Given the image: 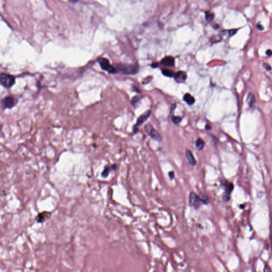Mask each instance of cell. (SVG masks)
Masks as SVG:
<instances>
[{"instance_id": "6da1fadb", "label": "cell", "mask_w": 272, "mask_h": 272, "mask_svg": "<svg viewBox=\"0 0 272 272\" xmlns=\"http://www.w3.org/2000/svg\"><path fill=\"white\" fill-rule=\"evenodd\" d=\"M209 203V198L206 195H204L203 197H200L193 191H191L189 193V204L190 207L198 209L201 205H208Z\"/></svg>"}, {"instance_id": "7a4b0ae2", "label": "cell", "mask_w": 272, "mask_h": 272, "mask_svg": "<svg viewBox=\"0 0 272 272\" xmlns=\"http://www.w3.org/2000/svg\"><path fill=\"white\" fill-rule=\"evenodd\" d=\"M117 68L118 72L125 75H134L138 72V67L128 64H118Z\"/></svg>"}, {"instance_id": "3957f363", "label": "cell", "mask_w": 272, "mask_h": 272, "mask_svg": "<svg viewBox=\"0 0 272 272\" xmlns=\"http://www.w3.org/2000/svg\"><path fill=\"white\" fill-rule=\"evenodd\" d=\"M98 63L100 65L102 69L104 71H106L109 73H117L118 72L117 67H115L110 64L109 61L106 58L99 57L98 59Z\"/></svg>"}, {"instance_id": "277c9868", "label": "cell", "mask_w": 272, "mask_h": 272, "mask_svg": "<svg viewBox=\"0 0 272 272\" xmlns=\"http://www.w3.org/2000/svg\"><path fill=\"white\" fill-rule=\"evenodd\" d=\"M15 78L14 76L4 73L1 74L0 83L3 87L10 88L15 85Z\"/></svg>"}, {"instance_id": "5b68a950", "label": "cell", "mask_w": 272, "mask_h": 272, "mask_svg": "<svg viewBox=\"0 0 272 272\" xmlns=\"http://www.w3.org/2000/svg\"><path fill=\"white\" fill-rule=\"evenodd\" d=\"M17 100L12 96H7L1 101V106L3 109H11L15 106L17 103Z\"/></svg>"}, {"instance_id": "8992f818", "label": "cell", "mask_w": 272, "mask_h": 272, "mask_svg": "<svg viewBox=\"0 0 272 272\" xmlns=\"http://www.w3.org/2000/svg\"><path fill=\"white\" fill-rule=\"evenodd\" d=\"M145 129L148 135L151 137L152 139L157 141H161L162 140V137L159 133L154 129L151 125H149V126L146 125L145 127Z\"/></svg>"}, {"instance_id": "52a82bcc", "label": "cell", "mask_w": 272, "mask_h": 272, "mask_svg": "<svg viewBox=\"0 0 272 272\" xmlns=\"http://www.w3.org/2000/svg\"><path fill=\"white\" fill-rule=\"evenodd\" d=\"M151 114V111L149 110H148L146 112H145L143 114L140 115V117H139L137 120V123L136 125H134V127H136L138 128L139 126H140L141 125H143L145 121L147 120L149 117H150Z\"/></svg>"}, {"instance_id": "ba28073f", "label": "cell", "mask_w": 272, "mask_h": 272, "mask_svg": "<svg viewBox=\"0 0 272 272\" xmlns=\"http://www.w3.org/2000/svg\"><path fill=\"white\" fill-rule=\"evenodd\" d=\"M52 215L51 212H43L39 213L36 217V219L38 223H43L49 219Z\"/></svg>"}, {"instance_id": "9c48e42d", "label": "cell", "mask_w": 272, "mask_h": 272, "mask_svg": "<svg viewBox=\"0 0 272 272\" xmlns=\"http://www.w3.org/2000/svg\"><path fill=\"white\" fill-rule=\"evenodd\" d=\"M185 156L189 162V164L191 166H195L196 165L197 161L193 155V153L190 150H187L185 152Z\"/></svg>"}, {"instance_id": "30bf717a", "label": "cell", "mask_w": 272, "mask_h": 272, "mask_svg": "<svg viewBox=\"0 0 272 272\" xmlns=\"http://www.w3.org/2000/svg\"><path fill=\"white\" fill-rule=\"evenodd\" d=\"M161 63L167 67H174L175 64L174 59L172 57H166L163 59L161 61Z\"/></svg>"}, {"instance_id": "8fae6325", "label": "cell", "mask_w": 272, "mask_h": 272, "mask_svg": "<svg viewBox=\"0 0 272 272\" xmlns=\"http://www.w3.org/2000/svg\"><path fill=\"white\" fill-rule=\"evenodd\" d=\"M174 79L177 82L181 83L185 81L187 79V75L185 72L179 71L174 75Z\"/></svg>"}, {"instance_id": "7c38bea8", "label": "cell", "mask_w": 272, "mask_h": 272, "mask_svg": "<svg viewBox=\"0 0 272 272\" xmlns=\"http://www.w3.org/2000/svg\"><path fill=\"white\" fill-rule=\"evenodd\" d=\"M183 99L184 101L186 102L189 105H192L195 102V99L194 97L188 93L184 95Z\"/></svg>"}, {"instance_id": "4fadbf2b", "label": "cell", "mask_w": 272, "mask_h": 272, "mask_svg": "<svg viewBox=\"0 0 272 272\" xmlns=\"http://www.w3.org/2000/svg\"><path fill=\"white\" fill-rule=\"evenodd\" d=\"M195 146L197 149L199 151H201L204 149L205 146V142L203 140L200 138H198L197 139L195 143Z\"/></svg>"}, {"instance_id": "5bb4252c", "label": "cell", "mask_w": 272, "mask_h": 272, "mask_svg": "<svg viewBox=\"0 0 272 272\" xmlns=\"http://www.w3.org/2000/svg\"><path fill=\"white\" fill-rule=\"evenodd\" d=\"M224 187H225V193H227L228 195H230L233 189V185L232 183H224L223 184Z\"/></svg>"}, {"instance_id": "9a60e30c", "label": "cell", "mask_w": 272, "mask_h": 272, "mask_svg": "<svg viewBox=\"0 0 272 272\" xmlns=\"http://www.w3.org/2000/svg\"><path fill=\"white\" fill-rule=\"evenodd\" d=\"M112 170H113L112 166H110L107 165V166H105L104 169L103 170V171L102 172V177L104 178H107L109 176L110 172Z\"/></svg>"}, {"instance_id": "2e32d148", "label": "cell", "mask_w": 272, "mask_h": 272, "mask_svg": "<svg viewBox=\"0 0 272 272\" xmlns=\"http://www.w3.org/2000/svg\"><path fill=\"white\" fill-rule=\"evenodd\" d=\"M247 102L250 107H252L253 106L255 102V99L253 96V95L252 94H249L248 95V97L247 98Z\"/></svg>"}, {"instance_id": "e0dca14e", "label": "cell", "mask_w": 272, "mask_h": 272, "mask_svg": "<svg viewBox=\"0 0 272 272\" xmlns=\"http://www.w3.org/2000/svg\"><path fill=\"white\" fill-rule=\"evenodd\" d=\"M214 18V15L211 12L206 11L205 12V19L208 23H210L213 21Z\"/></svg>"}, {"instance_id": "ac0fdd59", "label": "cell", "mask_w": 272, "mask_h": 272, "mask_svg": "<svg viewBox=\"0 0 272 272\" xmlns=\"http://www.w3.org/2000/svg\"><path fill=\"white\" fill-rule=\"evenodd\" d=\"M163 75L164 76L168 77H172L174 76V73L173 71H171L170 70H166V69H164L162 70Z\"/></svg>"}, {"instance_id": "d6986e66", "label": "cell", "mask_w": 272, "mask_h": 272, "mask_svg": "<svg viewBox=\"0 0 272 272\" xmlns=\"http://www.w3.org/2000/svg\"><path fill=\"white\" fill-rule=\"evenodd\" d=\"M172 122L175 124H179L181 122L182 118L181 117H175V116H174V115H172Z\"/></svg>"}, {"instance_id": "ffe728a7", "label": "cell", "mask_w": 272, "mask_h": 272, "mask_svg": "<svg viewBox=\"0 0 272 272\" xmlns=\"http://www.w3.org/2000/svg\"><path fill=\"white\" fill-rule=\"evenodd\" d=\"M140 101V97L138 96H136L135 97H133L131 101V104L133 105V106H136L137 103H138Z\"/></svg>"}, {"instance_id": "44dd1931", "label": "cell", "mask_w": 272, "mask_h": 272, "mask_svg": "<svg viewBox=\"0 0 272 272\" xmlns=\"http://www.w3.org/2000/svg\"><path fill=\"white\" fill-rule=\"evenodd\" d=\"M222 199L224 202H227L230 199V195H228L227 193H224L223 196H222Z\"/></svg>"}, {"instance_id": "7402d4cb", "label": "cell", "mask_w": 272, "mask_h": 272, "mask_svg": "<svg viewBox=\"0 0 272 272\" xmlns=\"http://www.w3.org/2000/svg\"><path fill=\"white\" fill-rule=\"evenodd\" d=\"M169 177L170 178V179L172 180H173L174 178V177H175V175H174V173L173 171H171L169 173Z\"/></svg>"}, {"instance_id": "603a6c76", "label": "cell", "mask_w": 272, "mask_h": 272, "mask_svg": "<svg viewBox=\"0 0 272 272\" xmlns=\"http://www.w3.org/2000/svg\"><path fill=\"white\" fill-rule=\"evenodd\" d=\"M176 107H177V106H176V105H175V104H173L172 105V106H171V114L173 115L174 111L175 110Z\"/></svg>"}, {"instance_id": "cb8c5ba5", "label": "cell", "mask_w": 272, "mask_h": 272, "mask_svg": "<svg viewBox=\"0 0 272 272\" xmlns=\"http://www.w3.org/2000/svg\"><path fill=\"white\" fill-rule=\"evenodd\" d=\"M237 32V29H232V30H230L229 31V33L230 36H233V35H234V34H236Z\"/></svg>"}, {"instance_id": "d4e9b609", "label": "cell", "mask_w": 272, "mask_h": 272, "mask_svg": "<svg viewBox=\"0 0 272 272\" xmlns=\"http://www.w3.org/2000/svg\"><path fill=\"white\" fill-rule=\"evenodd\" d=\"M263 66H264L265 68L266 69V70H267L269 71V70H271V67L270 65H269L268 64H266V63H264V64H263Z\"/></svg>"}, {"instance_id": "484cf974", "label": "cell", "mask_w": 272, "mask_h": 272, "mask_svg": "<svg viewBox=\"0 0 272 272\" xmlns=\"http://www.w3.org/2000/svg\"><path fill=\"white\" fill-rule=\"evenodd\" d=\"M257 28L258 29H259V30H263V29H264V27L262 26L260 24H258V25H257Z\"/></svg>"}, {"instance_id": "4316f807", "label": "cell", "mask_w": 272, "mask_h": 272, "mask_svg": "<svg viewBox=\"0 0 272 272\" xmlns=\"http://www.w3.org/2000/svg\"><path fill=\"white\" fill-rule=\"evenodd\" d=\"M151 67H153V68H157L159 67V64L157 63H153L151 64Z\"/></svg>"}, {"instance_id": "83f0119b", "label": "cell", "mask_w": 272, "mask_h": 272, "mask_svg": "<svg viewBox=\"0 0 272 272\" xmlns=\"http://www.w3.org/2000/svg\"><path fill=\"white\" fill-rule=\"evenodd\" d=\"M266 54L268 56H271L272 54V51L271 50L269 49L266 51Z\"/></svg>"}, {"instance_id": "f1b7e54d", "label": "cell", "mask_w": 272, "mask_h": 272, "mask_svg": "<svg viewBox=\"0 0 272 272\" xmlns=\"http://www.w3.org/2000/svg\"><path fill=\"white\" fill-rule=\"evenodd\" d=\"M132 89H133V91L140 93V91H139V90L138 88H137L136 87H132Z\"/></svg>"}, {"instance_id": "f546056e", "label": "cell", "mask_w": 272, "mask_h": 272, "mask_svg": "<svg viewBox=\"0 0 272 272\" xmlns=\"http://www.w3.org/2000/svg\"><path fill=\"white\" fill-rule=\"evenodd\" d=\"M68 1H69V2H70L71 3H73V4L76 3L77 2V1H78V0H68Z\"/></svg>"}, {"instance_id": "4dcf8cb0", "label": "cell", "mask_w": 272, "mask_h": 272, "mask_svg": "<svg viewBox=\"0 0 272 272\" xmlns=\"http://www.w3.org/2000/svg\"><path fill=\"white\" fill-rule=\"evenodd\" d=\"M205 129H206L207 130H209V129H211V127L209 125H206V126H205Z\"/></svg>"}]
</instances>
